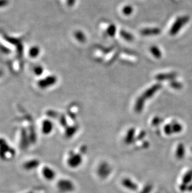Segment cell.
Here are the masks:
<instances>
[{"mask_svg": "<svg viewBox=\"0 0 192 193\" xmlns=\"http://www.w3.org/2000/svg\"><path fill=\"white\" fill-rule=\"evenodd\" d=\"M161 121H162V120L159 117H155L152 120V124L153 126H158L160 123H161Z\"/></svg>", "mask_w": 192, "mask_h": 193, "instance_id": "obj_24", "label": "cell"}, {"mask_svg": "<svg viewBox=\"0 0 192 193\" xmlns=\"http://www.w3.org/2000/svg\"><path fill=\"white\" fill-rule=\"evenodd\" d=\"M35 72L36 75H40L43 72V69L41 66H37L35 68Z\"/></svg>", "mask_w": 192, "mask_h": 193, "instance_id": "obj_25", "label": "cell"}, {"mask_svg": "<svg viewBox=\"0 0 192 193\" xmlns=\"http://www.w3.org/2000/svg\"><path fill=\"white\" fill-rule=\"evenodd\" d=\"M135 134V131L134 128L129 129L125 137V139H124L125 142L127 144H130L132 143L134 141Z\"/></svg>", "mask_w": 192, "mask_h": 193, "instance_id": "obj_10", "label": "cell"}, {"mask_svg": "<svg viewBox=\"0 0 192 193\" xmlns=\"http://www.w3.org/2000/svg\"><path fill=\"white\" fill-rule=\"evenodd\" d=\"M191 151H192V148H191Z\"/></svg>", "mask_w": 192, "mask_h": 193, "instance_id": "obj_29", "label": "cell"}, {"mask_svg": "<svg viewBox=\"0 0 192 193\" xmlns=\"http://www.w3.org/2000/svg\"><path fill=\"white\" fill-rule=\"evenodd\" d=\"M150 52L153 56L157 58H160L162 57V52L159 50V48L155 46H153L150 47Z\"/></svg>", "mask_w": 192, "mask_h": 193, "instance_id": "obj_14", "label": "cell"}, {"mask_svg": "<svg viewBox=\"0 0 192 193\" xmlns=\"http://www.w3.org/2000/svg\"><path fill=\"white\" fill-rule=\"evenodd\" d=\"M185 146L183 145V144L180 143L179 144V145L177 147V149H176L175 152V155L176 157H177L179 159H183V157L185 156Z\"/></svg>", "mask_w": 192, "mask_h": 193, "instance_id": "obj_11", "label": "cell"}, {"mask_svg": "<svg viewBox=\"0 0 192 193\" xmlns=\"http://www.w3.org/2000/svg\"><path fill=\"white\" fill-rule=\"evenodd\" d=\"M191 171H192V170H191Z\"/></svg>", "mask_w": 192, "mask_h": 193, "instance_id": "obj_30", "label": "cell"}, {"mask_svg": "<svg viewBox=\"0 0 192 193\" xmlns=\"http://www.w3.org/2000/svg\"><path fill=\"white\" fill-rule=\"evenodd\" d=\"M56 81H57V79H56V78L55 76H49V77L46 78L45 79L41 80V81H40L39 82V86L42 88L49 87V86L55 84Z\"/></svg>", "mask_w": 192, "mask_h": 193, "instance_id": "obj_7", "label": "cell"}, {"mask_svg": "<svg viewBox=\"0 0 192 193\" xmlns=\"http://www.w3.org/2000/svg\"><path fill=\"white\" fill-rule=\"evenodd\" d=\"M122 185L127 189L132 191H135L138 189V186L129 178H124L122 181Z\"/></svg>", "mask_w": 192, "mask_h": 193, "instance_id": "obj_9", "label": "cell"}, {"mask_svg": "<svg viewBox=\"0 0 192 193\" xmlns=\"http://www.w3.org/2000/svg\"><path fill=\"white\" fill-rule=\"evenodd\" d=\"M187 187H188V185L182 183L180 186V189L181 191H185L187 190Z\"/></svg>", "mask_w": 192, "mask_h": 193, "instance_id": "obj_26", "label": "cell"}, {"mask_svg": "<svg viewBox=\"0 0 192 193\" xmlns=\"http://www.w3.org/2000/svg\"><path fill=\"white\" fill-rule=\"evenodd\" d=\"M172 129L173 134L175 133H179L182 131L183 130V126L182 124L179 123L178 122H173L171 123Z\"/></svg>", "mask_w": 192, "mask_h": 193, "instance_id": "obj_12", "label": "cell"}, {"mask_svg": "<svg viewBox=\"0 0 192 193\" xmlns=\"http://www.w3.org/2000/svg\"><path fill=\"white\" fill-rule=\"evenodd\" d=\"M191 181H192V171H190L187 173H186L183 177L182 183L188 185L191 183Z\"/></svg>", "mask_w": 192, "mask_h": 193, "instance_id": "obj_13", "label": "cell"}, {"mask_svg": "<svg viewBox=\"0 0 192 193\" xmlns=\"http://www.w3.org/2000/svg\"><path fill=\"white\" fill-rule=\"evenodd\" d=\"M133 12V8L131 6H126L123 8V13L125 15H130Z\"/></svg>", "mask_w": 192, "mask_h": 193, "instance_id": "obj_21", "label": "cell"}, {"mask_svg": "<svg viewBox=\"0 0 192 193\" xmlns=\"http://www.w3.org/2000/svg\"><path fill=\"white\" fill-rule=\"evenodd\" d=\"M111 171L110 166L106 162H102L98 167V174L101 178L105 179L110 175Z\"/></svg>", "mask_w": 192, "mask_h": 193, "instance_id": "obj_3", "label": "cell"}, {"mask_svg": "<svg viewBox=\"0 0 192 193\" xmlns=\"http://www.w3.org/2000/svg\"><path fill=\"white\" fill-rule=\"evenodd\" d=\"M39 53V49L38 47H32L29 51V55L30 56L35 58L38 56Z\"/></svg>", "mask_w": 192, "mask_h": 193, "instance_id": "obj_18", "label": "cell"}, {"mask_svg": "<svg viewBox=\"0 0 192 193\" xmlns=\"http://www.w3.org/2000/svg\"><path fill=\"white\" fill-rule=\"evenodd\" d=\"M188 191H192V184H188V187H187V190Z\"/></svg>", "mask_w": 192, "mask_h": 193, "instance_id": "obj_28", "label": "cell"}, {"mask_svg": "<svg viewBox=\"0 0 192 193\" xmlns=\"http://www.w3.org/2000/svg\"><path fill=\"white\" fill-rule=\"evenodd\" d=\"M120 36L126 41H131L134 40V36H132V35H131V33H128V32L124 31V30H122L120 31Z\"/></svg>", "mask_w": 192, "mask_h": 193, "instance_id": "obj_16", "label": "cell"}, {"mask_svg": "<svg viewBox=\"0 0 192 193\" xmlns=\"http://www.w3.org/2000/svg\"><path fill=\"white\" fill-rule=\"evenodd\" d=\"M190 20L188 16H182L179 17L175 20L172 26L171 27L169 33L171 36H175L177 35L180 29L186 24Z\"/></svg>", "mask_w": 192, "mask_h": 193, "instance_id": "obj_2", "label": "cell"}, {"mask_svg": "<svg viewBox=\"0 0 192 193\" xmlns=\"http://www.w3.org/2000/svg\"><path fill=\"white\" fill-rule=\"evenodd\" d=\"M170 86L174 88V89H181L183 86H182V84L178 82V81H172L170 83Z\"/></svg>", "mask_w": 192, "mask_h": 193, "instance_id": "obj_19", "label": "cell"}, {"mask_svg": "<svg viewBox=\"0 0 192 193\" xmlns=\"http://www.w3.org/2000/svg\"><path fill=\"white\" fill-rule=\"evenodd\" d=\"M8 3V0H0V7L6 6Z\"/></svg>", "mask_w": 192, "mask_h": 193, "instance_id": "obj_27", "label": "cell"}, {"mask_svg": "<svg viewBox=\"0 0 192 193\" xmlns=\"http://www.w3.org/2000/svg\"><path fill=\"white\" fill-rule=\"evenodd\" d=\"M177 74L175 73H162L158 74L155 76V79L157 81H164L167 80H173L176 77Z\"/></svg>", "mask_w": 192, "mask_h": 193, "instance_id": "obj_8", "label": "cell"}, {"mask_svg": "<svg viewBox=\"0 0 192 193\" xmlns=\"http://www.w3.org/2000/svg\"><path fill=\"white\" fill-rule=\"evenodd\" d=\"M83 161L81 156L79 154H72L70 155L68 160V164L72 168H77L81 165Z\"/></svg>", "mask_w": 192, "mask_h": 193, "instance_id": "obj_4", "label": "cell"}, {"mask_svg": "<svg viewBox=\"0 0 192 193\" xmlns=\"http://www.w3.org/2000/svg\"><path fill=\"white\" fill-rule=\"evenodd\" d=\"M164 133H165V134H167V135H172V134H173L171 124H166L164 126Z\"/></svg>", "mask_w": 192, "mask_h": 193, "instance_id": "obj_20", "label": "cell"}, {"mask_svg": "<svg viewBox=\"0 0 192 193\" xmlns=\"http://www.w3.org/2000/svg\"><path fill=\"white\" fill-rule=\"evenodd\" d=\"M162 88V85L160 83L155 84L149 89H147L145 92H144L140 97H138L135 102L134 109L135 112H141L143 111L144 104L146 100L150 99L152 96Z\"/></svg>", "mask_w": 192, "mask_h": 193, "instance_id": "obj_1", "label": "cell"}, {"mask_svg": "<svg viewBox=\"0 0 192 193\" xmlns=\"http://www.w3.org/2000/svg\"><path fill=\"white\" fill-rule=\"evenodd\" d=\"M116 32V27L114 25H110L107 29V35L112 37L115 35Z\"/></svg>", "mask_w": 192, "mask_h": 193, "instance_id": "obj_17", "label": "cell"}, {"mask_svg": "<svg viewBox=\"0 0 192 193\" xmlns=\"http://www.w3.org/2000/svg\"><path fill=\"white\" fill-rule=\"evenodd\" d=\"M161 30L158 28H149L142 29L140 31L142 35L145 36H156L161 33Z\"/></svg>", "mask_w": 192, "mask_h": 193, "instance_id": "obj_6", "label": "cell"}, {"mask_svg": "<svg viewBox=\"0 0 192 193\" xmlns=\"http://www.w3.org/2000/svg\"><path fill=\"white\" fill-rule=\"evenodd\" d=\"M59 188L62 192H70L74 190V186L68 180H62L59 183Z\"/></svg>", "mask_w": 192, "mask_h": 193, "instance_id": "obj_5", "label": "cell"}, {"mask_svg": "<svg viewBox=\"0 0 192 193\" xmlns=\"http://www.w3.org/2000/svg\"><path fill=\"white\" fill-rule=\"evenodd\" d=\"M152 190V186L150 184H147L139 193H150Z\"/></svg>", "mask_w": 192, "mask_h": 193, "instance_id": "obj_23", "label": "cell"}, {"mask_svg": "<svg viewBox=\"0 0 192 193\" xmlns=\"http://www.w3.org/2000/svg\"><path fill=\"white\" fill-rule=\"evenodd\" d=\"M76 131H77V127H74V126H72V127H70L68 128L66 134L69 137H71L72 136H73L75 134V133Z\"/></svg>", "mask_w": 192, "mask_h": 193, "instance_id": "obj_22", "label": "cell"}, {"mask_svg": "<svg viewBox=\"0 0 192 193\" xmlns=\"http://www.w3.org/2000/svg\"><path fill=\"white\" fill-rule=\"evenodd\" d=\"M74 36L77 41L81 43H84L86 41V38L85 35L81 31H77L74 33Z\"/></svg>", "mask_w": 192, "mask_h": 193, "instance_id": "obj_15", "label": "cell"}]
</instances>
